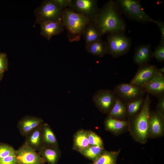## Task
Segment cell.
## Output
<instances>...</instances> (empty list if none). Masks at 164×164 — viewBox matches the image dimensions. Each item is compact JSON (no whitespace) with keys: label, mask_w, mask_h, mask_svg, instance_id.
I'll list each match as a JSON object with an SVG mask.
<instances>
[{"label":"cell","mask_w":164,"mask_h":164,"mask_svg":"<svg viewBox=\"0 0 164 164\" xmlns=\"http://www.w3.org/2000/svg\"><path fill=\"white\" fill-rule=\"evenodd\" d=\"M19 164H45V160L35 150L25 142L16 150Z\"/></svg>","instance_id":"8"},{"label":"cell","mask_w":164,"mask_h":164,"mask_svg":"<svg viewBox=\"0 0 164 164\" xmlns=\"http://www.w3.org/2000/svg\"><path fill=\"white\" fill-rule=\"evenodd\" d=\"M119 152V151H104L95 160L89 164H116L117 157Z\"/></svg>","instance_id":"23"},{"label":"cell","mask_w":164,"mask_h":164,"mask_svg":"<svg viewBox=\"0 0 164 164\" xmlns=\"http://www.w3.org/2000/svg\"><path fill=\"white\" fill-rule=\"evenodd\" d=\"M143 101V99L141 97L127 103V110L129 117H132L138 112Z\"/></svg>","instance_id":"27"},{"label":"cell","mask_w":164,"mask_h":164,"mask_svg":"<svg viewBox=\"0 0 164 164\" xmlns=\"http://www.w3.org/2000/svg\"><path fill=\"white\" fill-rule=\"evenodd\" d=\"M120 11L116 2L113 0H109L99 9L92 21L101 36L107 33L124 32L126 24Z\"/></svg>","instance_id":"1"},{"label":"cell","mask_w":164,"mask_h":164,"mask_svg":"<svg viewBox=\"0 0 164 164\" xmlns=\"http://www.w3.org/2000/svg\"><path fill=\"white\" fill-rule=\"evenodd\" d=\"M107 42L101 38L91 44L86 50L88 53L101 58L107 53Z\"/></svg>","instance_id":"20"},{"label":"cell","mask_w":164,"mask_h":164,"mask_svg":"<svg viewBox=\"0 0 164 164\" xmlns=\"http://www.w3.org/2000/svg\"><path fill=\"white\" fill-rule=\"evenodd\" d=\"M107 53L116 58L126 54L131 45V39L124 32L109 33L107 37Z\"/></svg>","instance_id":"4"},{"label":"cell","mask_w":164,"mask_h":164,"mask_svg":"<svg viewBox=\"0 0 164 164\" xmlns=\"http://www.w3.org/2000/svg\"><path fill=\"white\" fill-rule=\"evenodd\" d=\"M114 92L118 97L128 102L142 97L144 93L143 89L130 84L124 83L116 86Z\"/></svg>","instance_id":"9"},{"label":"cell","mask_w":164,"mask_h":164,"mask_svg":"<svg viewBox=\"0 0 164 164\" xmlns=\"http://www.w3.org/2000/svg\"><path fill=\"white\" fill-rule=\"evenodd\" d=\"M41 118L30 115H26L18 121L17 127L21 135L25 137L29 133L43 123Z\"/></svg>","instance_id":"13"},{"label":"cell","mask_w":164,"mask_h":164,"mask_svg":"<svg viewBox=\"0 0 164 164\" xmlns=\"http://www.w3.org/2000/svg\"><path fill=\"white\" fill-rule=\"evenodd\" d=\"M97 0H72L69 8L93 21L97 15L99 9Z\"/></svg>","instance_id":"7"},{"label":"cell","mask_w":164,"mask_h":164,"mask_svg":"<svg viewBox=\"0 0 164 164\" xmlns=\"http://www.w3.org/2000/svg\"><path fill=\"white\" fill-rule=\"evenodd\" d=\"M9 62L6 53L0 52V70L4 72L8 70Z\"/></svg>","instance_id":"31"},{"label":"cell","mask_w":164,"mask_h":164,"mask_svg":"<svg viewBox=\"0 0 164 164\" xmlns=\"http://www.w3.org/2000/svg\"><path fill=\"white\" fill-rule=\"evenodd\" d=\"M42 124L33 129L25 137L24 142L36 151H38L43 145Z\"/></svg>","instance_id":"17"},{"label":"cell","mask_w":164,"mask_h":164,"mask_svg":"<svg viewBox=\"0 0 164 164\" xmlns=\"http://www.w3.org/2000/svg\"><path fill=\"white\" fill-rule=\"evenodd\" d=\"M64 10L53 0H44L34 11L36 23L40 24L46 22L62 21Z\"/></svg>","instance_id":"5"},{"label":"cell","mask_w":164,"mask_h":164,"mask_svg":"<svg viewBox=\"0 0 164 164\" xmlns=\"http://www.w3.org/2000/svg\"><path fill=\"white\" fill-rule=\"evenodd\" d=\"M152 22L155 23L158 26L161 32V43H164V23L161 20H156L152 19Z\"/></svg>","instance_id":"35"},{"label":"cell","mask_w":164,"mask_h":164,"mask_svg":"<svg viewBox=\"0 0 164 164\" xmlns=\"http://www.w3.org/2000/svg\"><path fill=\"white\" fill-rule=\"evenodd\" d=\"M0 164H19L16 155L0 158Z\"/></svg>","instance_id":"32"},{"label":"cell","mask_w":164,"mask_h":164,"mask_svg":"<svg viewBox=\"0 0 164 164\" xmlns=\"http://www.w3.org/2000/svg\"><path fill=\"white\" fill-rule=\"evenodd\" d=\"M42 130L43 145L58 148L57 139L49 126L47 124L43 123Z\"/></svg>","instance_id":"21"},{"label":"cell","mask_w":164,"mask_h":164,"mask_svg":"<svg viewBox=\"0 0 164 164\" xmlns=\"http://www.w3.org/2000/svg\"><path fill=\"white\" fill-rule=\"evenodd\" d=\"M115 2L120 10L129 18L141 22H152V19L145 12L139 1L118 0Z\"/></svg>","instance_id":"6"},{"label":"cell","mask_w":164,"mask_h":164,"mask_svg":"<svg viewBox=\"0 0 164 164\" xmlns=\"http://www.w3.org/2000/svg\"><path fill=\"white\" fill-rule=\"evenodd\" d=\"M130 84L143 89L158 72L155 66L147 64L140 66Z\"/></svg>","instance_id":"10"},{"label":"cell","mask_w":164,"mask_h":164,"mask_svg":"<svg viewBox=\"0 0 164 164\" xmlns=\"http://www.w3.org/2000/svg\"><path fill=\"white\" fill-rule=\"evenodd\" d=\"M144 89L148 94L158 97L163 95L164 92L163 73L158 72Z\"/></svg>","instance_id":"15"},{"label":"cell","mask_w":164,"mask_h":164,"mask_svg":"<svg viewBox=\"0 0 164 164\" xmlns=\"http://www.w3.org/2000/svg\"><path fill=\"white\" fill-rule=\"evenodd\" d=\"M87 135L90 145L103 147L102 139L97 134L92 132H88Z\"/></svg>","instance_id":"29"},{"label":"cell","mask_w":164,"mask_h":164,"mask_svg":"<svg viewBox=\"0 0 164 164\" xmlns=\"http://www.w3.org/2000/svg\"><path fill=\"white\" fill-rule=\"evenodd\" d=\"M82 36L85 42V49L101 36L95 27L93 22L91 21L86 26Z\"/></svg>","instance_id":"19"},{"label":"cell","mask_w":164,"mask_h":164,"mask_svg":"<svg viewBox=\"0 0 164 164\" xmlns=\"http://www.w3.org/2000/svg\"><path fill=\"white\" fill-rule=\"evenodd\" d=\"M53 0L60 8L63 10L70 7L72 1V0Z\"/></svg>","instance_id":"33"},{"label":"cell","mask_w":164,"mask_h":164,"mask_svg":"<svg viewBox=\"0 0 164 164\" xmlns=\"http://www.w3.org/2000/svg\"><path fill=\"white\" fill-rule=\"evenodd\" d=\"M38 153L48 164H57L60 157L58 148L43 145Z\"/></svg>","instance_id":"18"},{"label":"cell","mask_w":164,"mask_h":164,"mask_svg":"<svg viewBox=\"0 0 164 164\" xmlns=\"http://www.w3.org/2000/svg\"><path fill=\"white\" fill-rule=\"evenodd\" d=\"M159 97V101L156 107L157 111L164 117V96L163 95Z\"/></svg>","instance_id":"34"},{"label":"cell","mask_w":164,"mask_h":164,"mask_svg":"<svg viewBox=\"0 0 164 164\" xmlns=\"http://www.w3.org/2000/svg\"><path fill=\"white\" fill-rule=\"evenodd\" d=\"M62 21L67 30V38L70 42H73L80 39L84 28L91 20L67 8L64 10Z\"/></svg>","instance_id":"2"},{"label":"cell","mask_w":164,"mask_h":164,"mask_svg":"<svg viewBox=\"0 0 164 164\" xmlns=\"http://www.w3.org/2000/svg\"><path fill=\"white\" fill-rule=\"evenodd\" d=\"M116 97L114 91L108 89H101L94 93L92 99L102 111L107 112L110 111L113 107Z\"/></svg>","instance_id":"11"},{"label":"cell","mask_w":164,"mask_h":164,"mask_svg":"<svg viewBox=\"0 0 164 164\" xmlns=\"http://www.w3.org/2000/svg\"><path fill=\"white\" fill-rule=\"evenodd\" d=\"M126 112V107L121 99L116 97L114 105L110 111L109 116L117 119L124 117Z\"/></svg>","instance_id":"22"},{"label":"cell","mask_w":164,"mask_h":164,"mask_svg":"<svg viewBox=\"0 0 164 164\" xmlns=\"http://www.w3.org/2000/svg\"><path fill=\"white\" fill-rule=\"evenodd\" d=\"M74 145L79 151L90 146L87 135V132L80 131L75 135L74 138Z\"/></svg>","instance_id":"25"},{"label":"cell","mask_w":164,"mask_h":164,"mask_svg":"<svg viewBox=\"0 0 164 164\" xmlns=\"http://www.w3.org/2000/svg\"><path fill=\"white\" fill-rule=\"evenodd\" d=\"M163 118L158 112H149L148 130V136L152 137H157L162 135L163 132Z\"/></svg>","instance_id":"12"},{"label":"cell","mask_w":164,"mask_h":164,"mask_svg":"<svg viewBox=\"0 0 164 164\" xmlns=\"http://www.w3.org/2000/svg\"><path fill=\"white\" fill-rule=\"evenodd\" d=\"M128 122L120 120L109 116L105 121L106 128L109 130L114 132H119L123 130L128 125Z\"/></svg>","instance_id":"24"},{"label":"cell","mask_w":164,"mask_h":164,"mask_svg":"<svg viewBox=\"0 0 164 164\" xmlns=\"http://www.w3.org/2000/svg\"><path fill=\"white\" fill-rule=\"evenodd\" d=\"M103 147L90 145L79 152L83 155L92 160H95L104 151Z\"/></svg>","instance_id":"26"},{"label":"cell","mask_w":164,"mask_h":164,"mask_svg":"<svg viewBox=\"0 0 164 164\" xmlns=\"http://www.w3.org/2000/svg\"><path fill=\"white\" fill-rule=\"evenodd\" d=\"M40 34L49 40L53 36L61 33L64 31L62 21H48L39 24Z\"/></svg>","instance_id":"14"},{"label":"cell","mask_w":164,"mask_h":164,"mask_svg":"<svg viewBox=\"0 0 164 164\" xmlns=\"http://www.w3.org/2000/svg\"><path fill=\"white\" fill-rule=\"evenodd\" d=\"M4 75V72L0 70V81L3 79Z\"/></svg>","instance_id":"36"},{"label":"cell","mask_w":164,"mask_h":164,"mask_svg":"<svg viewBox=\"0 0 164 164\" xmlns=\"http://www.w3.org/2000/svg\"><path fill=\"white\" fill-rule=\"evenodd\" d=\"M153 56L151 45H141L135 49L133 60L137 64L141 66L146 64Z\"/></svg>","instance_id":"16"},{"label":"cell","mask_w":164,"mask_h":164,"mask_svg":"<svg viewBox=\"0 0 164 164\" xmlns=\"http://www.w3.org/2000/svg\"><path fill=\"white\" fill-rule=\"evenodd\" d=\"M153 56L159 62L164 60V43L160 42L153 52Z\"/></svg>","instance_id":"30"},{"label":"cell","mask_w":164,"mask_h":164,"mask_svg":"<svg viewBox=\"0 0 164 164\" xmlns=\"http://www.w3.org/2000/svg\"><path fill=\"white\" fill-rule=\"evenodd\" d=\"M158 72L163 73H164V68L162 67L161 68L158 69Z\"/></svg>","instance_id":"37"},{"label":"cell","mask_w":164,"mask_h":164,"mask_svg":"<svg viewBox=\"0 0 164 164\" xmlns=\"http://www.w3.org/2000/svg\"><path fill=\"white\" fill-rule=\"evenodd\" d=\"M16 155V150L11 145L4 143H0V158Z\"/></svg>","instance_id":"28"},{"label":"cell","mask_w":164,"mask_h":164,"mask_svg":"<svg viewBox=\"0 0 164 164\" xmlns=\"http://www.w3.org/2000/svg\"><path fill=\"white\" fill-rule=\"evenodd\" d=\"M150 103V96L148 94L143 100L141 111L133 121V134L136 139L141 143L145 142L148 137Z\"/></svg>","instance_id":"3"}]
</instances>
